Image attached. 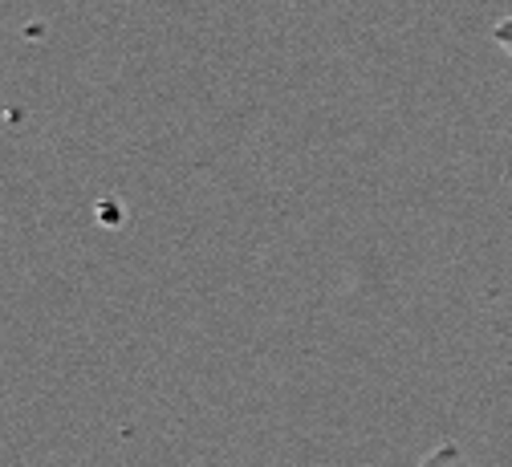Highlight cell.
Returning <instances> with one entry per match:
<instances>
[{"label":"cell","mask_w":512,"mask_h":467,"mask_svg":"<svg viewBox=\"0 0 512 467\" xmlns=\"http://www.w3.org/2000/svg\"><path fill=\"white\" fill-rule=\"evenodd\" d=\"M415 467H472V459L460 451V443H439V447L427 451Z\"/></svg>","instance_id":"1"},{"label":"cell","mask_w":512,"mask_h":467,"mask_svg":"<svg viewBox=\"0 0 512 467\" xmlns=\"http://www.w3.org/2000/svg\"><path fill=\"white\" fill-rule=\"evenodd\" d=\"M492 41H496L500 49H508V53H512V17H504V21H496V25H492Z\"/></svg>","instance_id":"2"}]
</instances>
